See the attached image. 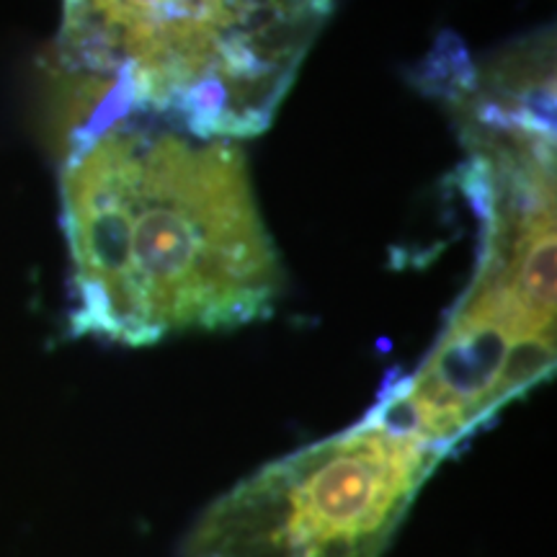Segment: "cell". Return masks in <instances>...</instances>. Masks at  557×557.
Segmentation results:
<instances>
[{"label": "cell", "instance_id": "277c9868", "mask_svg": "<svg viewBox=\"0 0 557 557\" xmlns=\"http://www.w3.org/2000/svg\"><path fill=\"white\" fill-rule=\"evenodd\" d=\"M555 225L504 222L480 235L468 292L416 374L374 413L451 451L555 369Z\"/></svg>", "mask_w": 557, "mask_h": 557}, {"label": "cell", "instance_id": "3957f363", "mask_svg": "<svg viewBox=\"0 0 557 557\" xmlns=\"http://www.w3.org/2000/svg\"><path fill=\"white\" fill-rule=\"evenodd\" d=\"M444 457L372 410L214 498L181 557H382Z\"/></svg>", "mask_w": 557, "mask_h": 557}, {"label": "cell", "instance_id": "7a4b0ae2", "mask_svg": "<svg viewBox=\"0 0 557 557\" xmlns=\"http://www.w3.org/2000/svg\"><path fill=\"white\" fill-rule=\"evenodd\" d=\"M336 0H62L65 114H143L194 137H256Z\"/></svg>", "mask_w": 557, "mask_h": 557}, {"label": "cell", "instance_id": "6da1fadb", "mask_svg": "<svg viewBox=\"0 0 557 557\" xmlns=\"http://www.w3.org/2000/svg\"><path fill=\"white\" fill-rule=\"evenodd\" d=\"M60 194L75 336L150 346L274 312L284 271L238 143L143 114L73 120Z\"/></svg>", "mask_w": 557, "mask_h": 557}]
</instances>
